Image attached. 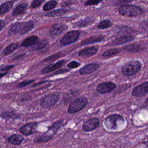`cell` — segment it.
Here are the masks:
<instances>
[{
	"instance_id": "1",
	"label": "cell",
	"mask_w": 148,
	"mask_h": 148,
	"mask_svg": "<svg viewBox=\"0 0 148 148\" xmlns=\"http://www.w3.org/2000/svg\"><path fill=\"white\" fill-rule=\"evenodd\" d=\"M34 26L32 21L27 22H17L13 24L9 28V33L11 35H23L30 31Z\"/></svg>"
},
{
	"instance_id": "2",
	"label": "cell",
	"mask_w": 148,
	"mask_h": 148,
	"mask_svg": "<svg viewBox=\"0 0 148 148\" xmlns=\"http://www.w3.org/2000/svg\"><path fill=\"white\" fill-rule=\"evenodd\" d=\"M119 13L124 16L128 17H137L142 14V9L137 6L132 5H124L119 9Z\"/></svg>"
},
{
	"instance_id": "3",
	"label": "cell",
	"mask_w": 148,
	"mask_h": 148,
	"mask_svg": "<svg viewBox=\"0 0 148 148\" xmlns=\"http://www.w3.org/2000/svg\"><path fill=\"white\" fill-rule=\"evenodd\" d=\"M124 119L123 116L120 114H112L108 116L104 121V124L106 128L109 130H117L120 125L123 124Z\"/></svg>"
},
{
	"instance_id": "4",
	"label": "cell",
	"mask_w": 148,
	"mask_h": 148,
	"mask_svg": "<svg viewBox=\"0 0 148 148\" xmlns=\"http://www.w3.org/2000/svg\"><path fill=\"white\" fill-rule=\"evenodd\" d=\"M142 68V63L138 60L131 61L123 65L121 68L122 73L127 76H130L136 73Z\"/></svg>"
},
{
	"instance_id": "5",
	"label": "cell",
	"mask_w": 148,
	"mask_h": 148,
	"mask_svg": "<svg viewBox=\"0 0 148 148\" xmlns=\"http://www.w3.org/2000/svg\"><path fill=\"white\" fill-rule=\"evenodd\" d=\"M88 100L85 97H80L72 102L68 108V112L69 113H75L78 112L83 109L87 104Z\"/></svg>"
},
{
	"instance_id": "6",
	"label": "cell",
	"mask_w": 148,
	"mask_h": 148,
	"mask_svg": "<svg viewBox=\"0 0 148 148\" xmlns=\"http://www.w3.org/2000/svg\"><path fill=\"white\" fill-rule=\"evenodd\" d=\"M80 32L79 31L74 30L67 32L60 41L61 46H65L75 42L79 38Z\"/></svg>"
},
{
	"instance_id": "7",
	"label": "cell",
	"mask_w": 148,
	"mask_h": 148,
	"mask_svg": "<svg viewBox=\"0 0 148 148\" xmlns=\"http://www.w3.org/2000/svg\"><path fill=\"white\" fill-rule=\"evenodd\" d=\"M58 99V97L55 94H51L46 95L42 99L40 105L44 108H49L56 104Z\"/></svg>"
},
{
	"instance_id": "8",
	"label": "cell",
	"mask_w": 148,
	"mask_h": 148,
	"mask_svg": "<svg viewBox=\"0 0 148 148\" xmlns=\"http://www.w3.org/2000/svg\"><path fill=\"white\" fill-rule=\"evenodd\" d=\"M147 94H148V82H144L135 87L131 92V95L134 97H141Z\"/></svg>"
},
{
	"instance_id": "9",
	"label": "cell",
	"mask_w": 148,
	"mask_h": 148,
	"mask_svg": "<svg viewBox=\"0 0 148 148\" xmlns=\"http://www.w3.org/2000/svg\"><path fill=\"white\" fill-rule=\"evenodd\" d=\"M99 121L98 118H92L86 121L83 125L82 130L85 132L91 131L96 129L99 125Z\"/></svg>"
},
{
	"instance_id": "10",
	"label": "cell",
	"mask_w": 148,
	"mask_h": 148,
	"mask_svg": "<svg viewBox=\"0 0 148 148\" xmlns=\"http://www.w3.org/2000/svg\"><path fill=\"white\" fill-rule=\"evenodd\" d=\"M116 87V86L114 83L110 82H104L97 86V91L100 94H106L112 91Z\"/></svg>"
},
{
	"instance_id": "11",
	"label": "cell",
	"mask_w": 148,
	"mask_h": 148,
	"mask_svg": "<svg viewBox=\"0 0 148 148\" xmlns=\"http://www.w3.org/2000/svg\"><path fill=\"white\" fill-rule=\"evenodd\" d=\"M68 28V26L63 23H56L54 24L50 31L51 36H54L62 34L64 31H66Z\"/></svg>"
},
{
	"instance_id": "12",
	"label": "cell",
	"mask_w": 148,
	"mask_h": 148,
	"mask_svg": "<svg viewBox=\"0 0 148 148\" xmlns=\"http://www.w3.org/2000/svg\"><path fill=\"white\" fill-rule=\"evenodd\" d=\"M99 67V64L97 63L88 64L79 70V73L81 75L90 74L96 71Z\"/></svg>"
},
{
	"instance_id": "13",
	"label": "cell",
	"mask_w": 148,
	"mask_h": 148,
	"mask_svg": "<svg viewBox=\"0 0 148 148\" xmlns=\"http://www.w3.org/2000/svg\"><path fill=\"white\" fill-rule=\"evenodd\" d=\"M65 61L64 60H61V61L57 62L54 64L48 65L42 69V73L44 74V73L51 72L53 71L58 69V68L61 67L65 64Z\"/></svg>"
},
{
	"instance_id": "14",
	"label": "cell",
	"mask_w": 148,
	"mask_h": 148,
	"mask_svg": "<svg viewBox=\"0 0 148 148\" xmlns=\"http://www.w3.org/2000/svg\"><path fill=\"white\" fill-rule=\"evenodd\" d=\"M105 36L104 35H102L92 36L84 40L82 42V44L83 45H90V44L95 43L97 42H101L105 39Z\"/></svg>"
},
{
	"instance_id": "15",
	"label": "cell",
	"mask_w": 148,
	"mask_h": 148,
	"mask_svg": "<svg viewBox=\"0 0 148 148\" xmlns=\"http://www.w3.org/2000/svg\"><path fill=\"white\" fill-rule=\"evenodd\" d=\"M36 126V123H28L21 127L20 128V131L21 133H22L25 135H29L32 133Z\"/></svg>"
},
{
	"instance_id": "16",
	"label": "cell",
	"mask_w": 148,
	"mask_h": 148,
	"mask_svg": "<svg viewBox=\"0 0 148 148\" xmlns=\"http://www.w3.org/2000/svg\"><path fill=\"white\" fill-rule=\"evenodd\" d=\"M98 47L95 46L90 47L84 49L79 52V56H91L95 54L98 51Z\"/></svg>"
},
{
	"instance_id": "17",
	"label": "cell",
	"mask_w": 148,
	"mask_h": 148,
	"mask_svg": "<svg viewBox=\"0 0 148 148\" xmlns=\"http://www.w3.org/2000/svg\"><path fill=\"white\" fill-rule=\"evenodd\" d=\"M38 40V37L35 35H32L30 36H28L25 39L23 40L22 42L21 46L23 47H28L31 46H34Z\"/></svg>"
},
{
	"instance_id": "18",
	"label": "cell",
	"mask_w": 148,
	"mask_h": 148,
	"mask_svg": "<svg viewBox=\"0 0 148 148\" xmlns=\"http://www.w3.org/2000/svg\"><path fill=\"white\" fill-rule=\"evenodd\" d=\"M135 39V37L132 36H125L122 37H119L112 41V44L114 45H120L128 42H131Z\"/></svg>"
},
{
	"instance_id": "19",
	"label": "cell",
	"mask_w": 148,
	"mask_h": 148,
	"mask_svg": "<svg viewBox=\"0 0 148 148\" xmlns=\"http://www.w3.org/2000/svg\"><path fill=\"white\" fill-rule=\"evenodd\" d=\"M14 2V1H10L5 2V3H2L0 6V14H3L6 13L8 11H9L12 9Z\"/></svg>"
},
{
	"instance_id": "20",
	"label": "cell",
	"mask_w": 148,
	"mask_h": 148,
	"mask_svg": "<svg viewBox=\"0 0 148 148\" xmlns=\"http://www.w3.org/2000/svg\"><path fill=\"white\" fill-rule=\"evenodd\" d=\"M27 8V4L26 3H22L18 5L13 11V15L16 16L23 14Z\"/></svg>"
},
{
	"instance_id": "21",
	"label": "cell",
	"mask_w": 148,
	"mask_h": 148,
	"mask_svg": "<svg viewBox=\"0 0 148 148\" xmlns=\"http://www.w3.org/2000/svg\"><path fill=\"white\" fill-rule=\"evenodd\" d=\"M8 141L14 145H20L23 140V138L18 134H13L8 138Z\"/></svg>"
},
{
	"instance_id": "22",
	"label": "cell",
	"mask_w": 148,
	"mask_h": 148,
	"mask_svg": "<svg viewBox=\"0 0 148 148\" xmlns=\"http://www.w3.org/2000/svg\"><path fill=\"white\" fill-rule=\"evenodd\" d=\"M67 11L64 9H58L54 10H53L50 12H49L46 14V16L48 17H57L60 16L64 14L65 13H66Z\"/></svg>"
},
{
	"instance_id": "23",
	"label": "cell",
	"mask_w": 148,
	"mask_h": 148,
	"mask_svg": "<svg viewBox=\"0 0 148 148\" xmlns=\"http://www.w3.org/2000/svg\"><path fill=\"white\" fill-rule=\"evenodd\" d=\"M17 47H18L17 44H16L15 43H12V44L9 45L8 46H7L3 50L2 54L5 56H8V55L12 53L13 52H14V51L17 49Z\"/></svg>"
},
{
	"instance_id": "24",
	"label": "cell",
	"mask_w": 148,
	"mask_h": 148,
	"mask_svg": "<svg viewBox=\"0 0 148 148\" xmlns=\"http://www.w3.org/2000/svg\"><path fill=\"white\" fill-rule=\"evenodd\" d=\"M112 25V23L109 20H104L99 23L97 25V28L100 29H104L110 28Z\"/></svg>"
},
{
	"instance_id": "25",
	"label": "cell",
	"mask_w": 148,
	"mask_h": 148,
	"mask_svg": "<svg viewBox=\"0 0 148 148\" xmlns=\"http://www.w3.org/2000/svg\"><path fill=\"white\" fill-rule=\"evenodd\" d=\"M47 45V41L46 40H40L39 42H37L33 46V50H38L44 48Z\"/></svg>"
},
{
	"instance_id": "26",
	"label": "cell",
	"mask_w": 148,
	"mask_h": 148,
	"mask_svg": "<svg viewBox=\"0 0 148 148\" xmlns=\"http://www.w3.org/2000/svg\"><path fill=\"white\" fill-rule=\"evenodd\" d=\"M53 138V136L50 135H45L38 136L34 139V142L36 143H43L49 141Z\"/></svg>"
},
{
	"instance_id": "27",
	"label": "cell",
	"mask_w": 148,
	"mask_h": 148,
	"mask_svg": "<svg viewBox=\"0 0 148 148\" xmlns=\"http://www.w3.org/2000/svg\"><path fill=\"white\" fill-rule=\"evenodd\" d=\"M120 52V50L119 49H111L106 50L103 54L102 56L103 57H110L114 55H116Z\"/></svg>"
},
{
	"instance_id": "28",
	"label": "cell",
	"mask_w": 148,
	"mask_h": 148,
	"mask_svg": "<svg viewBox=\"0 0 148 148\" xmlns=\"http://www.w3.org/2000/svg\"><path fill=\"white\" fill-rule=\"evenodd\" d=\"M57 3V2L54 1H50L49 2H47L44 5L43 7V10L44 11H49L55 8Z\"/></svg>"
},
{
	"instance_id": "29",
	"label": "cell",
	"mask_w": 148,
	"mask_h": 148,
	"mask_svg": "<svg viewBox=\"0 0 148 148\" xmlns=\"http://www.w3.org/2000/svg\"><path fill=\"white\" fill-rule=\"evenodd\" d=\"M93 22V21L90 18H86L85 19H83L81 21H79V22L76 23V25L77 27H83L85 26L88 25L90 24H91Z\"/></svg>"
},
{
	"instance_id": "30",
	"label": "cell",
	"mask_w": 148,
	"mask_h": 148,
	"mask_svg": "<svg viewBox=\"0 0 148 148\" xmlns=\"http://www.w3.org/2000/svg\"><path fill=\"white\" fill-rule=\"evenodd\" d=\"M139 47H140L139 45L134 43V44L127 45L125 47H124V49L130 51H138V50H139Z\"/></svg>"
},
{
	"instance_id": "31",
	"label": "cell",
	"mask_w": 148,
	"mask_h": 148,
	"mask_svg": "<svg viewBox=\"0 0 148 148\" xmlns=\"http://www.w3.org/2000/svg\"><path fill=\"white\" fill-rule=\"evenodd\" d=\"M62 123L61 121H57L50 128L49 131H52L55 132H56V131L57 130H58L60 128V127L62 125Z\"/></svg>"
},
{
	"instance_id": "32",
	"label": "cell",
	"mask_w": 148,
	"mask_h": 148,
	"mask_svg": "<svg viewBox=\"0 0 148 148\" xmlns=\"http://www.w3.org/2000/svg\"><path fill=\"white\" fill-rule=\"evenodd\" d=\"M80 65V63L75 61H73L70 62L68 65L67 66L69 68H71V69H74V68H76L77 67H79Z\"/></svg>"
},
{
	"instance_id": "33",
	"label": "cell",
	"mask_w": 148,
	"mask_h": 148,
	"mask_svg": "<svg viewBox=\"0 0 148 148\" xmlns=\"http://www.w3.org/2000/svg\"><path fill=\"white\" fill-rule=\"evenodd\" d=\"M34 82V80H27V81H24L23 82L20 83L18 84V87L20 88H23L25 86H27L28 85H29L31 83H33Z\"/></svg>"
},
{
	"instance_id": "34",
	"label": "cell",
	"mask_w": 148,
	"mask_h": 148,
	"mask_svg": "<svg viewBox=\"0 0 148 148\" xmlns=\"http://www.w3.org/2000/svg\"><path fill=\"white\" fill-rule=\"evenodd\" d=\"M43 2V0H34L31 2V6L32 8H36L38 6H40Z\"/></svg>"
},
{
	"instance_id": "35",
	"label": "cell",
	"mask_w": 148,
	"mask_h": 148,
	"mask_svg": "<svg viewBox=\"0 0 148 148\" xmlns=\"http://www.w3.org/2000/svg\"><path fill=\"white\" fill-rule=\"evenodd\" d=\"M101 1H88L84 3L85 6H88V5H97L99 2H101Z\"/></svg>"
},
{
	"instance_id": "36",
	"label": "cell",
	"mask_w": 148,
	"mask_h": 148,
	"mask_svg": "<svg viewBox=\"0 0 148 148\" xmlns=\"http://www.w3.org/2000/svg\"><path fill=\"white\" fill-rule=\"evenodd\" d=\"M69 69H58L57 70L56 72H55L53 75H59V74H62L64 73H66L67 72H69Z\"/></svg>"
},
{
	"instance_id": "37",
	"label": "cell",
	"mask_w": 148,
	"mask_h": 148,
	"mask_svg": "<svg viewBox=\"0 0 148 148\" xmlns=\"http://www.w3.org/2000/svg\"><path fill=\"white\" fill-rule=\"evenodd\" d=\"M14 66V65H7V66H5L1 68V71H8L9 69H10L11 68H13Z\"/></svg>"
},
{
	"instance_id": "38",
	"label": "cell",
	"mask_w": 148,
	"mask_h": 148,
	"mask_svg": "<svg viewBox=\"0 0 148 148\" xmlns=\"http://www.w3.org/2000/svg\"><path fill=\"white\" fill-rule=\"evenodd\" d=\"M46 82H47V81H42V82H38V83H36V84H34L33 85V87H37V86H39V85H41V84H43V83H46Z\"/></svg>"
},
{
	"instance_id": "39",
	"label": "cell",
	"mask_w": 148,
	"mask_h": 148,
	"mask_svg": "<svg viewBox=\"0 0 148 148\" xmlns=\"http://www.w3.org/2000/svg\"><path fill=\"white\" fill-rule=\"evenodd\" d=\"M5 27V23L2 20H0V31H1Z\"/></svg>"
},
{
	"instance_id": "40",
	"label": "cell",
	"mask_w": 148,
	"mask_h": 148,
	"mask_svg": "<svg viewBox=\"0 0 148 148\" xmlns=\"http://www.w3.org/2000/svg\"><path fill=\"white\" fill-rule=\"evenodd\" d=\"M6 72H5V73H0V79H1V78H2L3 76H5V75H6Z\"/></svg>"
},
{
	"instance_id": "41",
	"label": "cell",
	"mask_w": 148,
	"mask_h": 148,
	"mask_svg": "<svg viewBox=\"0 0 148 148\" xmlns=\"http://www.w3.org/2000/svg\"><path fill=\"white\" fill-rule=\"evenodd\" d=\"M145 105L148 106V98H147L145 100Z\"/></svg>"
},
{
	"instance_id": "42",
	"label": "cell",
	"mask_w": 148,
	"mask_h": 148,
	"mask_svg": "<svg viewBox=\"0 0 148 148\" xmlns=\"http://www.w3.org/2000/svg\"><path fill=\"white\" fill-rule=\"evenodd\" d=\"M0 50H1V49H0Z\"/></svg>"
}]
</instances>
